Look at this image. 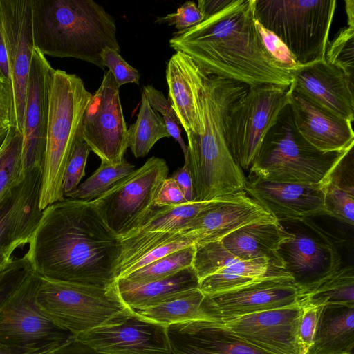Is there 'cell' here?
Returning <instances> with one entry per match:
<instances>
[{
  "instance_id": "23",
  "label": "cell",
  "mask_w": 354,
  "mask_h": 354,
  "mask_svg": "<svg viewBox=\"0 0 354 354\" xmlns=\"http://www.w3.org/2000/svg\"><path fill=\"white\" fill-rule=\"evenodd\" d=\"M291 86L289 104L294 123L306 140L323 152L342 151L354 145L351 122L299 94Z\"/></svg>"
},
{
  "instance_id": "18",
  "label": "cell",
  "mask_w": 354,
  "mask_h": 354,
  "mask_svg": "<svg viewBox=\"0 0 354 354\" xmlns=\"http://www.w3.org/2000/svg\"><path fill=\"white\" fill-rule=\"evenodd\" d=\"M302 307L274 309L220 320L224 328L268 354H300L298 327Z\"/></svg>"
},
{
  "instance_id": "47",
  "label": "cell",
  "mask_w": 354,
  "mask_h": 354,
  "mask_svg": "<svg viewBox=\"0 0 354 354\" xmlns=\"http://www.w3.org/2000/svg\"><path fill=\"white\" fill-rule=\"evenodd\" d=\"M0 127H14L13 97L11 84L0 77Z\"/></svg>"
},
{
  "instance_id": "4",
  "label": "cell",
  "mask_w": 354,
  "mask_h": 354,
  "mask_svg": "<svg viewBox=\"0 0 354 354\" xmlns=\"http://www.w3.org/2000/svg\"><path fill=\"white\" fill-rule=\"evenodd\" d=\"M93 94L75 74L54 71L49 104L46 146L42 164L39 208L64 198L63 180L84 111Z\"/></svg>"
},
{
  "instance_id": "12",
  "label": "cell",
  "mask_w": 354,
  "mask_h": 354,
  "mask_svg": "<svg viewBox=\"0 0 354 354\" xmlns=\"http://www.w3.org/2000/svg\"><path fill=\"white\" fill-rule=\"evenodd\" d=\"M198 289L214 295L237 289L262 279L290 275L279 257L243 260L226 250L221 241L195 244L192 261Z\"/></svg>"
},
{
  "instance_id": "19",
  "label": "cell",
  "mask_w": 354,
  "mask_h": 354,
  "mask_svg": "<svg viewBox=\"0 0 354 354\" xmlns=\"http://www.w3.org/2000/svg\"><path fill=\"white\" fill-rule=\"evenodd\" d=\"M276 221L268 211L244 190L221 197L202 210L183 232L192 234L196 244H203L221 241L247 225Z\"/></svg>"
},
{
  "instance_id": "30",
  "label": "cell",
  "mask_w": 354,
  "mask_h": 354,
  "mask_svg": "<svg viewBox=\"0 0 354 354\" xmlns=\"http://www.w3.org/2000/svg\"><path fill=\"white\" fill-rule=\"evenodd\" d=\"M299 303L301 306H354L353 266H342L317 283L301 290Z\"/></svg>"
},
{
  "instance_id": "36",
  "label": "cell",
  "mask_w": 354,
  "mask_h": 354,
  "mask_svg": "<svg viewBox=\"0 0 354 354\" xmlns=\"http://www.w3.org/2000/svg\"><path fill=\"white\" fill-rule=\"evenodd\" d=\"M196 239L191 233L180 232L173 237L156 245L141 255L118 269V279H121L129 273L144 267L168 254L195 245Z\"/></svg>"
},
{
  "instance_id": "53",
  "label": "cell",
  "mask_w": 354,
  "mask_h": 354,
  "mask_svg": "<svg viewBox=\"0 0 354 354\" xmlns=\"http://www.w3.org/2000/svg\"><path fill=\"white\" fill-rule=\"evenodd\" d=\"M0 354H39L35 352L28 351L9 347L0 344Z\"/></svg>"
},
{
  "instance_id": "55",
  "label": "cell",
  "mask_w": 354,
  "mask_h": 354,
  "mask_svg": "<svg viewBox=\"0 0 354 354\" xmlns=\"http://www.w3.org/2000/svg\"><path fill=\"white\" fill-rule=\"evenodd\" d=\"M8 261V262H9ZM8 263V262H7ZM7 263H1L0 264V272L1 270L3 268V267L6 265Z\"/></svg>"
},
{
  "instance_id": "25",
  "label": "cell",
  "mask_w": 354,
  "mask_h": 354,
  "mask_svg": "<svg viewBox=\"0 0 354 354\" xmlns=\"http://www.w3.org/2000/svg\"><path fill=\"white\" fill-rule=\"evenodd\" d=\"M205 72L188 56L176 52L166 68L168 100L186 134L203 131L198 95Z\"/></svg>"
},
{
  "instance_id": "44",
  "label": "cell",
  "mask_w": 354,
  "mask_h": 354,
  "mask_svg": "<svg viewBox=\"0 0 354 354\" xmlns=\"http://www.w3.org/2000/svg\"><path fill=\"white\" fill-rule=\"evenodd\" d=\"M204 20L203 15L195 2L188 1L178 8L176 12L158 17L156 22L174 25L178 30L196 26Z\"/></svg>"
},
{
  "instance_id": "28",
  "label": "cell",
  "mask_w": 354,
  "mask_h": 354,
  "mask_svg": "<svg viewBox=\"0 0 354 354\" xmlns=\"http://www.w3.org/2000/svg\"><path fill=\"white\" fill-rule=\"evenodd\" d=\"M306 354H354V306H322Z\"/></svg>"
},
{
  "instance_id": "52",
  "label": "cell",
  "mask_w": 354,
  "mask_h": 354,
  "mask_svg": "<svg viewBox=\"0 0 354 354\" xmlns=\"http://www.w3.org/2000/svg\"><path fill=\"white\" fill-rule=\"evenodd\" d=\"M345 10L348 19V26L354 28V1H345Z\"/></svg>"
},
{
  "instance_id": "33",
  "label": "cell",
  "mask_w": 354,
  "mask_h": 354,
  "mask_svg": "<svg viewBox=\"0 0 354 354\" xmlns=\"http://www.w3.org/2000/svg\"><path fill=\"white\" fill-rule=\"evenodd\" d=\"M134 170V165L125 159L115 165L101 162L99 167L66 197L86 202L93 201Z\"/></svg>"
},
{
  "instance_id": "24",
  "label": "cell",
  "mask_w": 354,
  "mask_h": 354,
  "mask_svg": "<svg viewBox=\"0 0 354 354\" xmlns=\"http://www.w3.org/2000/svg\"><path fill=\"white\" fill-rule=\"evenodd\" d=\"M167 333L173 354H268L242 341L216 322L174 324L167 326Z\"/></svg>"
},
{
  "instance_id": "2",
  "label": "cell",
  "mask_w": 354,
  "mask_h": 354,
  "mask_svg": "<svg viewBox=\"0 0 354 354\" xmlns=\"http://www.w3.org/2000/svg\"><path fill=\"white\" fill-rule=\"evenodd\" d=\"M256 0H230L218 12L169 40L176 52L191 58L207 75L249 87H289L291 73L267 52L256 26Z\"/></svg>"
},
{
  "instance_id": "38",
  "label": "cell",
  "mask_w": 354,
  "mask_h": 354,
  "mask_svg": "<svg viewBox=\"0 0 354 354\" xmlns=\"http://www.w3.org/2000/svg\"><path fill=\"white\" fill-rule=\"evenodd\" d=\"M354 28H342L330 44H328L325 59L330 64L341 68L353 80Z\"/></svg>"
},
{
  "instance_id": "45",
  "label": "cell",
  "mask_w": 354,
  "mask_h": 354,
  "mask_svg": "<svg viewBox=\"0 0 354 354\" xmlns=\"http://www.w3.org/2000/svg\"><path fill=\"white\" fill-rule=\"evenodd\" d=\"M298 327V342L301 351H306L312 346L317 330L322 306H303Z\"/></svg>"
},
{
  "instance_id": "15",
  "label": "cell",
  "mask_w": 354,
  "mask_h": 354,
  "mask_svg": "<svg viewBox=\"0 0 354 354\" xmlns=\"http://www.w3.org/2000/svg\"><path fill=\"white\" fill-rule=\"evenodd\" d=\"M0 22L10 71L14 127L21 133L34 50L31 0H0Z\"/></svg>"
},
{
  "instance_id": "32",
  "label": "cell",
  "mask_w": 354,
  "mask_h": 354,
  "mask_svg": "<svg viewBox=\"0 0 354 354\" xmlns=\"http://www.w3.org/2000/svg\"><path fill=\"white\" fill-rule=\"evenodd\" d=\"M170 137L163 118L150 106L142 91L137 120L128 129L129 147L133 156H146L159 140Z\"/></svg>"
},
{
  "instance_id": "49",
  "label": "cell",
  "mask_w": 354,
  "mask_h": 354,
  "mask_svg": "<svg viewBox=\"0 0 354 354\" xmlns=\"http://www.w3.org/2000/svg\"><path fill=\"white\" fill-rule=\"evenodd\" d=\"M41 354H101L71 336L61 345Z\"/></svg>"
},
{
  "instance_id": "13",
  "label": "cell",
  "mask_w": 354,
  "mask_h": 354,
  "mask_svg": "<svg viewBox=\"0 0 354 354\" xmlns=\"http://www.w3.org/2000/svg\"><path fill=\"white\" fill-rule=\"evenodd\" d=\"M120 87L107 71L84 111L80 135L101 162L120 163L129 147L128 128L120 98Z\"/></svg>"
},
{
  "instance_id": "7",
  "label": "cell",
  "mask_w": 354,
  "mask_h": 354,
  "mask_svg": "<svg viewBox=\"0 0 354 354\" xmlns=\"http://www.w3.org/2000/svg\"><path fill=\"white\" fill-rule=\"evenodd\" d=\"M40 278L39 306L55 325L73 335L114 322L132 310L121 299L115 283L102 287Z\"/></svg>"
},
{
  "instance_id": "27",
  "label": "cell",
  "mask_w": 354,
  "mask_h": 354,
  "mask_svg": "<svg viewBox=\"0 0 354 354\" xmlns=\"http://www.w3.org/2000/svg\"><path fill=\"white\" fill-rule=\"evenodd\" d=\"M288 237L279 222H262L245 225L221 240L233 255L252 260L278 257L277 250Z\"/></svg>"
},
{
  "instance_id": "22",
  "label": "cell",
  "mask_w": 354,
  "mask_h": 354,
  "mask_svg": "<svg viewBox=\"0 0 354 354\" xmlns=\"http://www.w3.org/2000/svg\"><path fill=\"white\" fill-rule=\"evenodd\" d=\"M19 181L0 206V264L10 261L17 248L28 243L42 213L39 185Z\"/></svg>"
},
{
  "instance_id": "29",
  "label": "cell",
  "mask_w": 354,
  "mask_h": 354,
  "mask_svg": "<svg viewBox=\"0 0 354 354\" xmlns=\"http://www.w3.org/2000/svg\"><path fill=\"white\" fill-rule=\"evenodd\" d=\"M205 295L196 288L180 292L162 303L135 311L143 319L165 326L194 321L214 322L205 306Z\"/></svg>"
},
{
  "instance_id": "50",
  "label": "cell",
  "mask_w": 354,
  "mask_h": 354,
  "mask_svg": "<svg viewBox=\"0 0 354 354\" xmlns=\"http://www.w3.org/2000/svg\"><path fill=\"white\" fill-rule=\"evenodd\" d=\"M230 2V0H199L197 6L205 19L222 10Z\"/></svg>"
},
{
  "instance_id": "37",
  "label": "cell",
  "mask_w": 354,
  "mask_h": 354,
  "mask_svg": "<svg viewBox=\"0 0 354 354\" xmlns=\"http://www.w3.org/2000/svg\"><path fill=\"white\" fill-rule=\"evenodd\" d=\"M325 214L353 226L354 223V193L330 183L322 184Z\"/></svg>"
},
{
  "instance_id": "43",
  "label": "cell",
  "mask_w": 354,
  "mask_h": 354,
  "mask_svg": "<svg viewBox=\"0 0 354 354\" xmlns=\"http://www.w3.org/2000/svg\"><path fill=\"white\" fill-rule=\"evenodd\" d=\"M102 63L109 68L120 87L125 84H139L140 75L138 71L129 65L120 55V52L106 47L101 53Z\"/></svg>"
},
{
  "instance_id": "10",
  "label": "cell",
  "mask_w": 354,
  "mask_h": 354,
  "mask_svg": "<svg viewBox=\"0 0 354 354\" xmlns=\"http://www.w3.org/2000/svg\"><path fill=\"white\" fill-rule=\"evenodd\" d=\"M40 281L32 271L0 309V344L41 354L73 335L55 325L39 306Z\"/></svg>"
},
{
  "instance_id": "35",
  "label": "cell",
  "mask_w": 354,
  "mask_h": 354,
  "mask_svg": "<svg viewBox=\"0 0 354 354\" xmlns=\"http://www.w3.org/2000/svg\"><path fill=\"white\" fill-rule=\"evenodd\" d=\"M195 245L187 247L137 269L122 279L131 283H142L162 279L192 266Z\"/></svg>"
},
{
  "instance_id": "46",
  "label": "cell",
  "mask_w": 354,
  "mask_h": 354,
  "mask_svg": "<svg viewBox=\"0 0 354 354\" xmlns=\"http://www.w3.org/2000/svg\"><path fill=\"white\" fill-rule=\"evenodd\" d=\"M189 203L176 183L171 178L167 177L162 182L158 192L155 205L157 206H177Z\"/></svg>"
},
{
  "instance_id": "41",
  "label": "cell",
  "mask_w": 354,
  "mask_h": 354,
  "mask_svg": "<svg viewBox=\"0 0 354 354\" xmlns=\"http://www.w3.org/2000/svg\"><path fill=\"white\" fill-rule=\"evenodd\" d=\"M90 151V147L80 138L75 145L65 170L63 180L64 196L72 193L85 176V167Z\"/></svg>"
},
{
  "instance_id": "31",
  "label": "cell",
  "mask_w": 354,
  "mask_h": 354,
  "mask_svg": "<svg viewBox=\"0 0 354 354\" xmlns=\"http://www.w3.org/2000/svg\"><path fill=\"white\" fill-rule=\"evenodd\" d=\"M220 198L207 201L189 202L177 206L155 205L141 224L127 236L145 232H183L189 223L202 210Z\"/></svg>"
},
{
  "instance_id": "56",
  "label": "cell",
  "mask_w": 354,
  "mask_h": 354,
  "mask_svg": "<svg viewBox=\"0 0 354 354\" xmlns=\"http://www.w3.org/2000/svg\"><path fill=\"white\" fill-rule=\"evenodd\" d=\"M306 353H307L306 351H301V352L300 353V354H306Z\"/></svg>"
},
{
  "instance_id": "3",
  "label": "cell",
  "mask_w": 354,
  "mask_h": 354,
  "mask_svg": "<svg viewBox=\"0 0 354 354\" xmlns=\"http://www.w3.org/2000/svg\"><path fill=\"white\" fill-rule=\"evenodd\" d=\"M34 47L42 55L73 57L104 69L101 53L120 52L115 19L93 0H31Z\"/></svg>"
},
{
  "instance_id": "1",
  "label": "cell",
  "mask_w": 354,
  "mask_h": 354,
  "mask_svg": "<svg viewBox=\"0 0 354 354\" xmlns=\"http://www.w3.org/2000/svg\"><path fill=\"white\" fill-rule=\"evenodd\" d=\"M25 254L39 277L108 287L115 283L121 239L91 202L64 198L46 207Z\"/></svg>"
},
{
  "instance_id": "34",
  "label": "cell",
  "mask_w": 354,
  "mask_h": 354,
  "mask_svg": "<svg viewBox=\"0 0 354 354\" xmlns=\"http://www.w3.org/2000/svg\"><path fill=\"white\" fill-rule=\"evenodd\" d=\"M22 134L10 127L0 147V206L22 176Z\"/></svg>"
},
{
  "instance_id": "17",
  "label": "cell",
  "mask_w": 354,
  "mask_h": 354,
  "mask_svg": "<svg viewBox=\"0 0 354 354\" xmlns=\"http://www.w3.org/2000/svg\"><path fill=\"white\" fill-rule=\"evenodd\" d=\"M55 69L34 47L26 86L22 128L21 174L41 167L45 155Z\"/></svg>"
},
{
  "instance_id": "11",
  "label": "cell",
  "mask_w": 354,
  "mask_h": 354,
  "mask_svg": "<svg viewBox=\"0 0 354 354\" xmlns=\"http://www.w3.org/2000/svg\"><path fill=\"white\" fill-rule=\"evenodd\" d=\"M279 223L288 237L277 253L286 271L301 290L342 267L340 254L331 236L313 219Z\"/></svg>"
},
{
  "instance_id": "8",
  "label": "cell",
  "mask_w": 354,
  "mask_h": 354,
  "mask_svg": "<svg viewBox=\"0 0 354 354\" xmlns=\"http://www.w3.org/2000/svg\"><path fill=\"white\" fill-rule=\"evenodd\" d=\"M291 91V85L249 87L229 109L225 118V139L233 158L243 171H249L266 133L290 104Z\"/></svg>"
},
{
  "instance_id": "48",
  "label": "cell",
  "mask_w": 354,
  "mask_h": 354,
  "mask_svg": "<svg viewBox=\"0 0 354 354\" xmlns=\"http://www.w3.org/2000/svg\"><path fill=\"white\" fill-rule=\"evenodd\" d=\"M178 185L187 202L196 201V196L192 178L188 166V161H185L182 167L178 168L170 176Z\"/></svg>"
},
{
  "instance_id": "54",
  "label": "cell",
  "mask_w": 354,
  "mask_h": 354,
  "mask_svg": "<svg viewBox=\"0 0 354 354\" xmlns=\"http://www.w3.org/2000/svg\"><path fill=\"white\" fill-rule=\"evenodd\" d=\"M8 128L0 127V147L1 146L5 138L7 136Z\"/></svg>"
},
{
  "instance_id": "39",
  "label": "cell",
  "mask_w": 354,
  "mask_h": 354,
  "mask_svg": "<svg viewBox=\"0 0 354 354\" xmlns=\"http://www.w3.org/2000/svg\"><path fill=\"white\" fill-rule=\"evenodd\" d=\"M142 91L150 106L162 114V118L169 133L180 145L184 153L185 161H188V148L182 138L180 124L169 100L160 91H158L152 85L144 86Z\"/></svg>"
},
{
  "instance_id": "5",
  "label": "cell",
  "mask_w": 354,
  "mask_h": 354,
  "mask_svg": "<svg viewBox=\"0 0 354 354\" xmlns=\"http://www.w3.org/2000/svg\"><path fill=\"white\" fill-rule=\"evenodd\" d=\"M346 150L323 152L310 145L297 129L288 104L264 137L250 176L268 181L321 185Z\"/></svg>"
},
{
  "instance_id": "51",
  "label": "cell",
  "mask_w": 354,
  "mask_h": 354,
  "mask_svg": "<svg viewBox=\"0 0 354 354\" xmlns=\"http://www.w3.org/2000/svg\"><path fill=\"white\" fill-rule=\"evenodd\" d=\"M0 77L11 84L10 66L8 58L7 48L0 22ZM12 86V85H11Z\"/></svg>"
},
{
  "instance_id": "21",
  "label": "cell",
  "mask_w": 354,
  "mask_h": 354,
  "mask_svg": "<svg viewBox=\"0 0 354 354\" xmlns=\"http://www.w3.org/2000/svg\"><path fill=\"white\" fill-rule=\"evenodd\" d=\"M245 191L278 222L326 215L322 185L268 181L249 175Z\"/></svg>"
},
{
  "instance_id": "20",
  "label": "cell",
  "mask_w": 354,
  "mask_h": 354,
  "mask_svg": "<svg viewBox=\"0 0 354 354\" xmlns=\"http://www.w3.org/2000/svg\"><path fill=\"white\" fill-rule=\"evenodd\" d=\"M291 75L295 92L353 122V80L341 68L323 59L299 65Z\"/></svg>"
},
{
  "instance_id": "40",
  "label": "cell",
  "mask_w": 354,
  "mask_h": 354,
  "mask_svg": "<svg viewBox=\"0 0 354 354\" xmlns=\"http://www.w3.org/2000/svg\"><path fill=\"white\" fill-rule=\"evenodd\" d=\"M32 271L25 254L6 263L0 272V309Z\"/></svg>"
},
{
  "instance_id": "9",
  "label": "cell",
  "mask_w": 354,
  "mask_h": 354,
  "mask_svg": "<svg viewBox=\"0 0 354 354\" xmlns=\"http://www.w3.org/2000/svg\"><path fill=\"white\" fill-rule=\"evenodd\" d=\"M168 173L164 159L151 157L92 202L109 228L122 239L135 230L155 207Z\"/></svg>"
},
{
  "instance_id": "6",
  "label": "cell",
  "mask_w": 354,
  "mask_h": 354,
  "mask_svg": "<svg viewBox=\"0 0 354 354\" xmlns=\"http://www.w3.org/2000/svg\"><path fill=\"white\" fill-rule=\"evenodd\" d=\"M335 0H256V20L276 35L299 65L325 59Z\"/></svg>"
},
{
  "instance_id": "26",
  "label": "cell",
  "mask_w": 354,
  "mask_h": 354,
  "mask_svg": "<svg viewBox=\"0 0 354 354\" xmlns=\"http://www.w3.org/2000/svg\"><path fill=\"white\" fill-rule=\"evenodd\" d=\"M199 279L192 266L170 276L142 283L117 279L115 286L123 302L138 310L156 305L184 291L198 288Z\"/></svg>"
},
{
  "instance_id": "16",
  "label": "cell",
  "mask_w": 354,
  "mask_h": 354,
  "mask_svg": "<svg viewBox=\"0 0 354 354\" xmlns=\"http://www.w3.org/2000/svg\"><path fill=\"white\" fill-rule=\"evenodd\" d=\"M301 288L290 275L270 277L223 293L205 295L214 322L301 306Z\"/></svg>"
},
{
  "instance_id": "42",
  "label": "cell",
  "mask_w": 354,
  "mask_h": 354,
  "mask_svg": "<svg viewBox=\"0 0 354 354\" xmlns=\"http://www.w3.org/2000/svg\"><path fill=\"white\" fill-rule=\"evenodd\" d=\"M257 29L268 53L290 73L299 65L286 44L256 20Z\"/></svg>"
},
{
  "instance_id": "14",
  "label": "cell",
  "mask_w": 354,
  "mask_h": 354,
  "mask_svg": "<svg viewBox=\"0 0 354 354\" xmlns=\"http://www.w3.org/2000/svg\"><path fill=\"white\" fill-rule=\"evenodd\" d=\"M74 337L101 354H173L167 326L147 320L135 310Z\"/></svg>"
}]
</instances>
